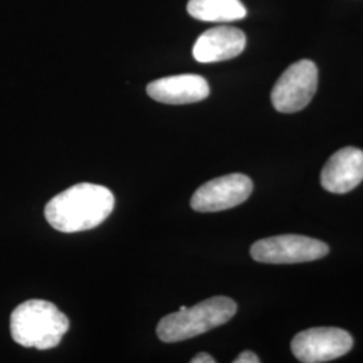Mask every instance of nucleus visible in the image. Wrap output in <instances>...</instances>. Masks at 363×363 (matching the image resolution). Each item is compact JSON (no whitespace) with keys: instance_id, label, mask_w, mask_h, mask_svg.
<instances>
[{"instance_id":"obj_12","label":"nucleus","mask_w":363,"mask_h":363,"mask_svg":"<svg viewBox=\"0 0 363 363\" xmlns=\"http://www.w3.org/2000/svg\"><path fill=\"white\" fill-rule=\"evenodd\" d=\"M234 363H259V358L252 351H244L241 352L235 359Z\"/></svg>"},{"instance_id":"obj_10","label":"nucleus","mask_w":363,"mask_h":363,"mask_svg":"<svg viewBox=\"0 0 363 363\" xmlns=\"http://www.w3.org/2000/svg\"><path fill=\"white\" fill-rule=\"evenodd\" d=\"M147 93L152 100L163 104H193L208 97L210 86L202 76L179 74L152 81L147 86Z\"/></svg>"},{"instance_id":"obj_6","label":"nucleus","mask_w":363,"mask_h":363,"mask_svg":"<svg viewBox=\"0 0 363 363\" xmlns=\"http://www.w3.org/2000/svg\"><path fill=\"white\" fill-rule=\"evenodd\" d=\"M352 345V337L342 328L315 327L298 333L291 349L300 362L322 363L346 355Z\"/></svg>"},{"instance_id":"obj_4","label":"nucleus","mask_w":363,"mask_h":363,"mask_svg":"<svg viewBox=\"0 0 363 363\" xmlns=\"http://www.w3.org/2000/svg\"><path fill=\"white\" fill-rule=\"evenodd\" d=\"M330 247L316 238L284 234L262 238L250 247L253 259L264 264H298L323 259Z\"/></svg>"},{"instance_id":"obj_7","label":"nucleus","mask_w":363,"mask_h":363,"mask_svg":"<svg viewBox=\"0 0 363 363\" xmlns=\"http://www.w3.org/2000/svg\"><path fill=\"white\" fill-rule=\"evenodd\" d=\"M253 191V182L244 174H229L202 184L191 198V208L214 213L244 203Z\"/></svg>"},{"instance_id":"obj_9","label":"nucleus","mask_w":363,"mask_h":363,"mask_svg":"<svg viewBox=\"0 0 363 363\" xmlns=\"http://www.w3.org/2000/svg\"><path fill=\"white\" fill-rule=\"evenodd\" d=\"M245 46L247 37L240 28L214 27L196 39L193 55L201 64H214L238 57L245 50Z\"/></svg>"},{"instance_id":"obj_3","label":"nucleus","mask_w":363,"mask_h":363,"mask_svg":"<svg viewBox=\"0 0 363 363\" xmlns=\"http://www.w3.org/2000/svg\"><path fill=\"white\" fill-rule=\"evenodd\" d=\"M235 312V301L226 296L208 298L191 308L182 306L179 311L169 313L159 322L156 334L162 342L177 343L228 323Z\"/></svg>"},{"instance_id":"obj_1","label":"nucleus","mask_w":363,"mask_h":363,"mask_svg":"<svg viewBox=\"0 0 363 363\" xmlns=\"http://www.w3.org/2000/svg\"><path fill=\"white\" fill-rule=\"evenodd\" d=\"M115 195L101 184L78 183L55 195L45 208V217L62 233H77L101 225L113 211Z\"/></svg>"},{"instance_id":"obj_11","label":"nucleus","mask_w":363,"mask_h":363,"mask_svg":"<svg viewBox=\"0 0 363 363\" xmlns=\"http://www.w3.org/2000/svg\"><path fill=\"white\" fill-rule=\"evenodd\" d=\"M187 11L196 21L211 23L240 21L247 13L240 0H189Z\"/></svg>"},{"instance_id":"obj_13","label":"nucleus","mask_w":363,"mask_h":363,"mask_svg":"<svg viewBox=\"0 0 363 363\" xmlns=\"http://www.w3.org/2000/svg\"><path fill=\"white\" fill-rule=\"evenodd\" d=\"M191 363H216V359L208 352H199L191 359Z\"/></svg>"},{"instance_id":"obj_8","label":"nucleus","mask_w":363,"mask_h":363,"mask_svg":"<svg viewBox=\"0 0 363 363\" xmlns=\"http://www.w3.org/2000/svg\"><path fill=\"white\" fill-rule=\"evenodd\" d=\"M363 181V151L346 147L331 156L320 174L322 186L334 194H346Z\"/></svg>"},{"instance_id":"obj_5","label":"nucleus","mask_w":363,"mask_h":363,"mask_svg":"<svg viewBox=\"0 0 363 363\" xmlns=\"http://www.w3.org/2000/svg\"><path fill=\"white\" fill-rule=\"evenodd\" d=\"M318 89V67L310 60L289 66L273 86L272 104L281 113H295L311 103Z\"/></svg>"},{"instance_id":"obj_2","label":"nucleus","mask_w":363,"mask_h":363,"mask_svg":"<svg viewBox=\"0 0 363 363\" xmlns=\"http://www.w3.org/2000/svg\"><path fill=\"white\" fill-rule=\"evenodd\" d=\"M70 327L64 312L48 300H27L19 304L10 319L13 342L23 347L49 350L57 347Z\"/></svg>"}]
</instances>
